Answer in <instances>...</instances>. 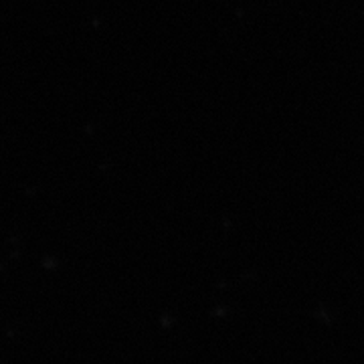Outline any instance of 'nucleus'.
Segmentation results:
<instances>
[]
</instances>
